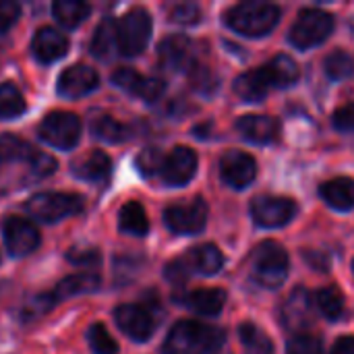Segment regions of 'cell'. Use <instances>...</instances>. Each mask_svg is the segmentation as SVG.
<instances>
[{
    "label": "cell",
    "instance_id": "37",
    "mask_svg": "<svg viewBox=\"0 0 354 354\" xmlns=\"http://www.w3.org/2000/svg\"><path fill=\"white\" fill-rule=\"evenodd\" d=\"M286 354H324V342L313 334H295L286 344Z\"/></svg>",
    "mask_w": 354,
    "mask_h": 354
},
{
    "label": "cell",
    "instance_id": "26",
    "mask_svg": "<svg viewBox=\"0 0 354 354\" xmlns=\"http://www.w3.org/2000/svg\"><path fill=\"white\" fill-rule=\"evenodd\" d=\"M118 228L124 234L145 236L147 230H149V220H147V214H145L143 205L137 203V201L124 203L120 214H118Z\"/></svg>",
    "mask_w": 354,
    "mask_h": 354
},
{
    "label": "cell",
    "instance_id": "31",
    "mask_svg": "<svg viewBox=\"0 0 354 354\" xmlns=\"http://www.w3.org/2000/svg\"><path fill=\"white\" fill-rule=\"evenodd\" d=\"M35 151L37 149L21 137H15L10 133L0 135V162H19V160L31 162Z\"/></svg>",
    "mask_w": 354,
    "mask_h": 354
},
{
    "label": "cell",
    "instance_id": "18",
    "mask_svg": "<svg viewBox=\"0 0 354 354\" xmlns=\"http://www.w3.org/2000/svg\"><path fill=\"white\" fill-rule=\"evenodd\" d=\"M236 131L251 143H272L280 135V122L266 114H245L236 120Z\"/></svg>",
    "mask_w": 354,
    "mask_h": 354
},
{
    "label": "cell",
    "instance_id": "48",
    "mask_svg": "<svg viewBox=\"0 0 354 354\" xmlns=\"http://www.w3.org/2000/svg\"><path fill=\"white\" fill-rule=\"evenodd\" d=\"M187 276H189V266H187L185 259H176V261H170L166 266V278H168L170 284L180 286V284H185Z\"/></svg>",
    "mask_w": 354,
    "mask_h": 354
},
{
    "label": "cell",
    "instance_id": "24",
    "mask_svg": "<svg viewBox=\"0 0 354 354\" xmlns=\"http://www.w3.org/2000/svg\"><path fill=\"white\" fill-rule=\"evenodd\" d=\"M75 176L89 180V183H102L110 176L112 170V162L104 151H91L89 156H85L81 162L75 164Z\"/></svg>",
    "mask_w": 354,
    "mask_h": 354
},
{
    "label": "cell",
    "instance_id": "45",
    "mask_svg": "<svg viewBox=\"0 0 354 354\" xmlns=\"http://www.w3.org/2000/svg\"><path fill=\"white\" fill-rule=\"evenodd\" d=\"M334 127L340 133H354V104H344L334 112Z\"/></svg>",
    "mask_w": 354,
    "mask_h": 354
},
{
    "label": "cell",
    "instance_id": "32",
    "mask_svg": "<svg viewBox=\"0 0 354 354\" xmlns=\"http://www.w3.org/2000/svg\"><path fill=\"white\" fill-rule=\"evenodd\" d=\"M27 110L23 93L12 83L0 85V120H12L23 116Z\"/></svg>",
    "mask_w": 354,
    "mask_h": 354
},
{
    "label": "cell",
    "instance_id": "9",
    "mask_svg": "<svg viewBox=\"0 0 354 354\" xmlns=\"http://www.w3.org/2000/svg\"><path fill=\"white\" fill-rule=\"evenodd\" d=\"M297 203L288 197H272V195H261L253 199L251 203V216L255 224L261 228H280L292 222L297 216Z\"/></svg>",
    "mask_w": 354,
    "mask_h": 354
},
{
    "label": "cell",
    "instance_id": "34",
    "mask_svg": "<svg viewBox=\"0 0 354 354\" xmlns=\"http://www.w3.org/2000/svg\"><path fill=\"white\" fill-rule=\"evenodd\" d=\"M91 133L100 139V141H106V143H120L127 139V129L112 116L104 114V116H97L93 122H91Z\"/></svg>",
    "mask_w": 354,
    "mask_h": 354
},
{
    "label": "cell",
    "instance_id": "38",
    "mask_svg": "<svg viewBox=\"0 0 354 354\" xmlns=\"http://www.w3.org/2000/svg\"><path fill=\"white\" fill-rule=\"evenodd\" d=\"M166 156L158 147H147L137 156V168L143 176H153L156 172H162Z\"/></svg>",
    "mask_w": 354,
    "mask_h": 354
},
{
    "label": "cell",
    "instance_id": "35",
    "mask_svg": "<svg viewBox=\"0 0 354 354\" xmlns=\"http://www.w3.org/2000/svg\"><path fill=\"white\" fill-rule=\"evenodd\" d=\"M191 85L201 95H214L218 91V87H220V79H218V75L209 66L195 64L191 68Z\"/></svg>",
    "mask_w": 354,
    "mask_h": 354
},
{
    "label": "cell",
    "instance_id": "1",
    "mask_svg": "<svg viewBox=\"0 0 354 354\" xmlns=\"http://www.w3.org/2000/svg\"><path fill=\"white\" fill-rule=\"evenodd\" d=\"M224 342V332L199 322H178L164 342L166 354H209Z\"/></svg>",
    "mask_w": 354,
    "mask_h": 354
},
{
    "label": "cell",
    "instance_id": "22",
    "mask_svg": "<svg viewBox=\"0 0 354 354\" xmlns=\"http://www.w3.org/2000/svg\"><path fill=\"white\" fill-rule=\"evenodd\" d=\"M270 87L272 85L266 77L263 66L257 71H247V73L239 75L234 81V93L245 102H263Z\"/></svg>",
    "mask_w": 354,
    "mask_h": 354
},
{
    "label": "cell",
    "instance_id": "46",
    "mask_svg": "<svg viewBox=\"0 0 354 354\" xmlns=\"http://www.w3.org/2000/svg\"><path fill=\"white\" fill-rule=\"evenodd\" d=\"M29 164H31V170L37 176H50V174L56 172V166H58L56 160L52 156L44 153V151H35V156H33V160Z\"/></svg>",
    "mask_w": 354,
    "mask_h": 354
},
{
    "label": "cell",
    "instance_id": "3",
    "mask_svg": "<svg viewBox=\"0 0 354 354\" xmlns=\"http://www.w3.org/2000/svg\"><path fill=\"white\" fill-rule=\"evenodd\" d=\"M25 212L39 222H58L83 212V197L73 193H37L25 201Z\"/></svg>",
    "mask_w": 354,
    "mask_h": 354
},
{
    "label": "cell",
    "instance_id": "29",
    "mask_svg": "<svg viewBox=\"0 0 354 354\" xmlns=\"http://www.w3.org/2000/svg\"><path fill=\"white\" fill-rule=\"evenodd\" d=\"M114 50H118V31H116V23L112 19H104L100 23V27L93 33L91 39V52L97 58H110L114 54Z\"/></svg>",
    "mask_w": 354,
    "mask_h": 354
},
{
    "label": "cell",
    "instance_id": "7",
    "mask_svg": "<svg viewBox=\"0 0 354 354\" xmlns=\"http://www.w3.org/2000/svg\"><path fill=\"white\" fill-rule=\"evenodd\" d=\"M37 133L56 149H73L81 139V120L73 112H50L39 122Z\"/></svg>",
    "mask_w": 354,
    "mask_h": 354
},
{
    "label": "cell",
    "instance_id": "47",
    "mask_svg": "<svg viewBox=\"0 0 354 354\" xmlns=\"http://www.w3.org/2000/svg\"><path fill=\"white\" fill-rule=\"evenodd\" d=\"M303 259L307 261L309 268L315 272H330V255L319 249H307L303 251Z\"/></svg>",
    "mask_w": 354,
    "mask_h": 354
},
{
    "label": "cell",
    "instance_id": "50",
    "mask_svg": "<svg viewBox=\"0 0 354 354\" xmlns=\"http://www.w3.org/2000/svg\"><path fill=\"white\" fill-rule=\"evenodd\" d=\"M353 272H354V261H353Z\"/></svg>",
    "mask_w": 354,
    "mask_h": 354
},
{
    "label": "cell",
    "instance_id": "21",
    "mask_svg": "<svg viewBox=\"0 0 354 354\" xmlns=\"http://www.w3.org/2000/svg\"><path fill=\"white\" fill-rule=\"evenodd\" d=\"M263 71H266V77H268L270 85L272 87H280V89L295 85L299 81V77H301L299 64L290 56H286V54L274 56L270 62L263 64Z\"/></svg>",
    "mask_w": 354,
    "mask_h": 354
},
{
    "label": "cell",
    "instance_id": "19",
    "mask_svg": "<svg viewBox=\"0 0 354 354\" xmlns=\"http://www.w3.org/2000/svg\"><path fill=\"white\" fill-rule=\"evenodd\" d=\"M185 261H187L189 270H193L197 274H203V276H214L224 268L226 259H224L222 251L216 245L207 243V245L193 247L189 251V255L185 257Z\"/></svg>",
    "mask_w": 354,
    "mask_h": 354
},
{
    "label": "cell",
    "instance_id": "44",
    "mask_svg": "<svg viewBox=\"0 0 354 354\" xmlns=\"http://www.w3.org/2000/svg\"><path fill=\"white\" fill-rule=\"evenodd\" d=\"M19 15H21V6L17 2H10V0L0 2V33L8 31L17 23Z\"/></svg>",
    "mask_w": 354,
    "mask_h": 354
},
{
    "label": "cell",
    "instance_id": "39",
    "mask_svg": "<svg viewBox=\"0 0 354 354\" xmlns=\"http://www.w3.org/2000/svg\"><path fill=\"white\" fill-rule=\"evenodd\" d=\"M170 21L176 23V25H195L201 21V10L197 4L193 2H180L176 6H172L170 10Z\"/></svg>",
    "mask_w": 354,
    "mask_h": 354
},
{
    "label": "cell",
    "instance_id": "6",
    "mask_svg": "<svg viewBox=\"0 0 354 354\" xmlns=\"http://www.w3.org/2000/svg\"><path fill=\"white\" fill-rule=\"evenodd\" d=\"M116 31H118V52L122 56H137L149 44L151 15L145 8H133L116 23Z\"/></svg>",
    "mask_w": 354,
    "mask_h": 354
},
{
    "label": "cell",
    "instance_id": "36",
    "mask_svg": "<svg viewBox=\"0 0 354 354\" xmlns=\"http://www.w3.org/2000/svg\"><path fill=\"white\" fill-rule=\"evenodd\" d=\"M87 342L95 354H118L116 340L108 334L104 324H93L87 330Z\"/></svg>",
    "mask_w": 354,
    "mask_h": 354
},
{
    "label": "cell",
    "instance_id": "41",
    "mask_svg": "<svg viewBox=\"0 0 354 354\" xmlns=\"http://www.w3.org/2000/svg\"><path fill=\"white\" fill-rule=\"evenodd\" d=\"M166 91V83L162 79H156V77H143L139 89L135 95H139L141 100L145 102H158Z\"/></svg>",
    "mask_w": 354,
    "mask_h": 354
},
{
    "label": "cell",
    "instance_id": "28",
    "mask_svg": "<svg viewBox=\"0 0 354 354\" xmlns=\"http://www.w3.org/2000/svg\"><path fill=\"white\" fill-rule=\"evenodd\" d=\"M239 338L243 342L245 354H274V342L255 324H249V322L241 324Z\"/></svg>",
    "mask_w": 354,
    "mask_h": 354
},
{
    "label": "cell",
    "instance_id": "23",
    "mask_svg": "<svg viewBox=\"0 0 354 354\" xmlns=\"http://www.w3.org/2000/svg\"><path fill=\"white\" fill-rule=\"evenodd\" d=\"M100 288V276L97 274H73L64 280H60L52 292L54 301L73 299L77 295H89Z\"/></svg>",
    "mask_w": 354,
    "mask_h": 354
},
{
    "label": "cell",
    "instance_id": "20",
    "mask_svg": "<svg viewBox=\"0 0 354 354\" xmlns=\"http://www.w3.org/2000/svg\"><path fill=\"white\" fill-rule=\"evenodd\" d=\"M319 195L328 205L340 212H348L354 207V180L348 176L332 178L322 185Z\"/></svg>",
    "mask_w": 354,
    "mask_h": 354
},
{
    "label": "cell",
    "instance_id": "27",
    "mask_svg": "<svg viewBox=\"0 0 354 354\" xmlns=\"http://www.w3.org/2000/svg\"><path fill=\"white\" fill-rule=\"evenodd\" d=\"M91 12V6L81 0H58L52 4L54 19L64 27H77L81 25Z\"/></svg>",
    "mask_w": 354,
    "mask_h": 354
},
{
    "label": "cell",
    "instance_id": "12",
    "mask_svg": "<svg viewBox=\"0 0 354 354\" xmlns=\"http://www.w3.org/2000/svg\"><path fill=\"white\" fill-rule=\"evenodd\" d=\"M313 297L307 288H295L280 309V322L286 330L303 334V330L313 322Z\"/></svg>",
    "mask_w": 354,
    "mask_h": 354
},
{
    "label": "cell",
    "instance_id": "43",
    "mask_svg": "<svg viewBox=\"0 0 354 354\" xmlns=\"http://www.w3.org/2000/svg\"><path fill=\"white\" fill-rule=\"evenodd\" d=\"M66 259L75 266H85V268H95L102 259L97 249H73Z\"/></svg>",
    "mask_w": 354,
    "mask_h": 354
},
{
    "label": "cell",
    "instance_id": "5",
    "mask_svg": "<svg viewBox=\"0 0 354 354\" xmlns=\"http://www.w3.org/2000/svg\"><path fill=\"white\" fill-rule=\"evenodd\" d=\"M332 29H334V19L330 12L322 8H305L299 12L290 29V44L299 50H309L326 41Z\"/></svg>",
    "mask_w": 354,
    "mask_h": 354
},
{
    "label": "cell",
    "instance_id": "17",
    "mask_svg": "<svg viewBox=\"0 0 354 354\" xmlns=\"http://www.w3.org/2000/svg\"><path fill=\"white\" fill-rule=\"evenodd\" d=\"M160 64L168 71L189 68L193 62V44L185 35H168L158 48Z\"/></svg>",
    "mask_w": 354,
    "mask_h": 354
},
{
    "label": "cell",
    "instance_id": "4",
    "mask_svg": "<svg viewBox=\"0 0 354 354\" xmlns=\"http://www.w3.org/2000/svg\"><path fill=\"white\" fill-rule=\"evenodd\" d=\"M290 272L288 253L278 243H263L253 257V278L263 288H278L286 282Z\"/></svg>",
    "mask_w": 354,
    "mask_h": 354
},
{
    "label": "cell",
    "instance_id": "11",
    "mask_svg": "<svg viewBox=\"0 0 354 354\" xmlns=\"http://www.w3.org/2000/svg\"><path fill=\"white\" fill-rule=\"evenodd\" d=\"M2 236L8 253L15 257H25L39 247V232L25 218H6L2 222Z\"/></svg>",
    "mask_w": 354,
    "mask_h": 354
},
{
    "label": "cell",
    "instance_id": "42",
    "mask_svg": "<svg viewBox=\"0 0 354 354\" xmlns=\"http://www.w3.org/2000/svg\"><path fill=\"white\" fill-rule=\"evenodd\" d=\"M52 305H54V297H52V295H37V297H33V299L25 305V309H23V319H25V322H27V319H35V317L48 313V311L52 309Z\"/></svg>",
    "mask_w": 354,
    "mask_h": 354
},
{
    "label": "cell",
    "instance_id": "49",
    "mask_svg": "<svg viewBox=\"0 0 354 354\" xmlns=\"http://www.w3.org/2000/svg\"><path fill=\"white\" fill-rule=\"evenodd\" d=\"M332 354H354V336H342L336 340Z\"/></svg>",
    "mask_w": 354,
    "mask_h": 354
},
{
    "label": "cell",
    "instance_id": "13",
    "mask_svg": "<svg viewBox=\"0 0 354 354\" xmlns=\"http://www.w3.org/2000/svg\"><path fill=\"white\" fill-rule=\"evenodd\" d=\"M100 85V75L89 64H73L58 77V95L66 100L83 97L91 91H95Z\"/></svg>",
    "mask_w": 354,
    "mask_h": 354
},
{
    "label": "cell",
    "instance_id": "25",
    "mask_svg": "<svg viewBox=\"0 0 354 354\" xmlns=\"http://www.w3.org/2000/svg\"><path fill=\"white\" fill-rule=\"evenodd\" d=\"M187 299H189L187 305L195 313L207 315V317L218 315L226 305V292L220 288H199V290H193Z\"/></svg>",
    "mask_w": 354,
    "mask_h": 354
},
{
    "label": "cell",
    "instance_id": "40",
    "mask_svg": "<svg viewBox=\"0 0 354 354\" xmlns=\"http://www.w3.org/2000/svg\"><path fill=\"white\" fill-rule=\"evenodd\" d=\"M141 81H143V75H139L135 68H129V66H120V68H116V71L112 73V83H114L116 87H120V89L133 93V95L137 93Z\"/></svg>",
    "mask_w": 354,
    "mask_h": 354
},
{
    "label": "cell",
    "instance_id": "10",
    "mask_svg": "<svg viewBox=\"0 0 354 354\" xmlns=\"http://www.w3.org/2000/svg\"><path fill=\"white\" fill-rule=\"evenodd\" d=\"M220 176L232 189H245L257 176V162L247 151L228 149L220 160Z\"/></svg>",
    "mask_w": 354,
    "mask_h": 354
},
{
    "label": "cell",
    "instance_id": "33",
    "mask_svg": "<svg viewBox=\"0 0 354 354\" xmlns=\"http://www.w3.org/2000/svg\"><path fill=\"white\" fill-rule=\"evenodd\" d=\"M324 68H326L330 79H336V81L348 79L354 75L353 54H348L346 50H334L332 54L326 56Z\"/></svg>",
    "mask_w": 354,
    "mask_h": 354
},
{
    "label": "cell",
    "instance_id": "30",
    "mask_svg": "<svg viewBox=\"0 0 354 354\" xmlns=\"http://www.w3.org/2000/svg\"><path fill=\"white\" fill-rule=\"evenodd\" d=\"M313 301H315L319 313L330 322H336L344 315V297L336 286H326V288L317 290Z\"/></svg>",
    "mask_w": 354,
    "mask_h": 354
},
{
    "label": "cell",
    "instance_id": "2",
    "mask_svg": "<svg viewBox=\"0 0 354 354\" xmlns=\"http://www.w3.org/2000/svg\"><path fill=\"white\" fill-rule=\"evenodd\" d=\"M280 21V8L272 2L249 0L232 6L226 12V25L247 37L268 35Z\"/></svg>",
    "mask_w": 354,
    "mask_h": 354
},
{
    "label": "cell",
    "instance_id": "8",
    "mask_svg": "<svg viewBox=\"0 0 354 354\" xmlns=\"http://www.w3.org/2000/svg\"><path fill=\"white\" fill-rule=\"evenodd\" d=\"M164 224L174 234H199L207 224V203L195 197L189 203H176L166 207Z\"/></svg>",
    "mask_w": 354,
    "mask_h": 354
},
{
    "label": "cell",
    "instance_id": "16",
    "mask_svg": "<svg viewBox=\"0 0 354 354\" xmlns=\"http://www.w3.org/2000/svg\"><path fill=\"white\" fill-rule=\"evenodd\" d=\"M31 52L39 62H56L68 52V37L54 27H41L33 35Z\"/></svg>",
    "mask_w": 354,
    "mask_h": 354
},
{
    "label": "cell",
    "instance_id": "15",
    "mask_svg": "<svg viewBox=\"0 0 354 354\" xmlns=\"http://www.w3.org/2000/svg\"><path fill=\"white\" fill-rule=\"evenodd\" d=\"M116 326L124 336H129L135 342H147L153 334V319L151 313L139 305H120L114 311Z\"/></svg>",
    "mask_w": 354,
    "mask_h": 354
},
{
    "label": "cell",
    "instance_id": "14",
    "mask_svg": "<svg viewBox=\"0 0 354 354\" xmlns=\"http://www.w3.org/2000/svg\"><path fill=\"white\" fill-rule=\"evenodd\" d=\"M197 153L191 149V147H185V145H178L174 147L166 160H164V166H162V178L166 185L170 187H183L187 185L195 172H197Z\"/></svg>",
    "mask_w": 354,
    "mask_h": 354
}]
</instances>
